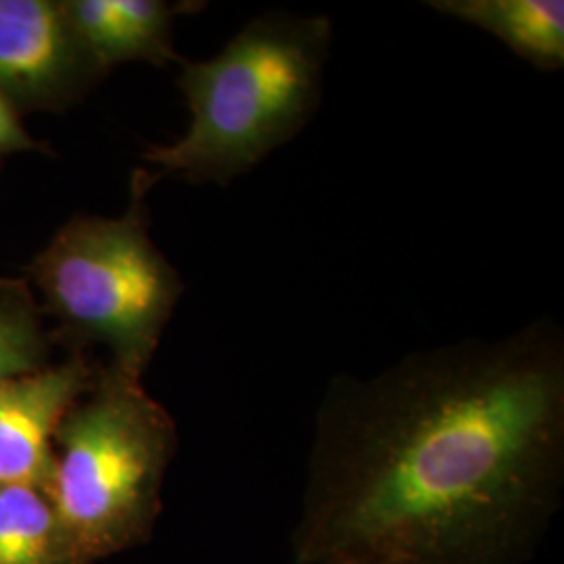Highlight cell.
Here are the masks:
<instances>
[{
  "mask_svg": "<svg viewBox=\"0 0 564 564\" xmlns=\"http://www.w3.org/2000/svg\"><path fill=\"white\" fill-rule=\"evenodd\" d=\"M564 475V333L414 351L318 410L300 564H521Z\"/></svg>",
  "mask_w": 564,
  "mask_h": 564,
  "instance_id": "obj_1",
  "label": "cell"
},
{
  "mask_svg": "<svg viewBox=\"0 0 564 564\" xmlns=\"http://www.w3.org/2000/svg\"><path fill=\"white\" fill-rule=\"evenodd\" d=\"M330 44L326 15L268 11L216 57L182 61L178 86L191 123L178 141L147 151L158 167L151 182L181 176L226 186L293 141L323 99Z\"/></svg>",
  "mask_w": 564,
  "mask_h": 564,
  "instance_id": "obj_2",
  "label": "cell"
},
{
  "mask_svg": "<svg viewBox=\"0 0 564 564\" xmlns=\"http://www.w3.org/2000/svg\"><path fill=\"white\" fill-rule=\"evenodd\" d=\"M176 447L170 414L139 379L107 370L55 433L51 498L82 563L141 544L160 512Z\"/></svg>",
  "mask_w": 564,
  "mask_h": 564,
  "instance_id": "obj_3",
  "label": "cell"
},
{
  "mask_svg": "<svg viewBox=\"0 0 564 564\" xmlns=\"http://www.w3.org/2000/svg\"><path fill=\"white\" fill-rule=\"evenodd\" d=\"M151 186L139 170L123 216L65 224L34 262L36 282L61 318L84 339L107 345L111 368L139 381L182 295L178 272L149 235Z\"/></svg>",
  "mask_w": 564,
  "mask_h": 564,
  "instance_id": "obj_4",
  "label": "cell"
},
{
  "mask_svg": "<svg viewBox=\"0 0 564 564\" xmlns=\"http://www.w3.org/2000/svg\"><path fill=\"white\" fill-rule=\"evenodd\" d=\"M101 72L65 4L0 0V93L9 101H65Z\"/></svg>",
  "mask_w": 564,
  "mask_h": 564,
  "instance_id": "obj_5",
  "label": "cell"
},
{
  "mask_svg": "<svg viewBox=\"0 0 564 564\" xmlns=\"http://www.w3.org/2000/svg\"><path fill=\"white\" fill-rule=\"evenodd\" d=\"M90 387L82 360L44 366L0 387V485H28L51 494L55 433Z\"/></svg>",
  "mask_w": 564,
  "mask_h": 564,
  "instance_id": "obj_6",
  "label": "cell"
},
{
  "mask_svg": "<svg viewBox=\"0 0 564 564\" xmlns=\"http://www.w3.org/2000/svg\"><path fill=\"white\" fill-rule=\"evenodd\" d=\"M67 18L102 69L123 61L176 59L172 23L178 9L162 0H74Z\"/></svg>",
  "mask_w": 564,
  "mask_h": 564,
  "instance_id": "obj_7",
  "label": "cell"
},
{
  "mask_svg": "<svg viewBox=\"0 0 564 564\" xmlns=\"http://www.w3.org/2000/svg\"><path fill=\"white\" fill-rule=\"evenodd\" d=\"M426 4L489 32L538 69L564 67L563 0H431Z\"/></svg>",
  "mask_w": 564,
  "mask_h": 564,
  "instance_id": "obj_8",
  "label": "cell"
},
{
  "mask_svg": "<svg viewBox=\"0 0 564 564\" xmlns=\"http://www.w3.org/2000/svg\"><path fill=\"white\" fill-rule=\"evenodd\" d=\"M0 564H84L48 491L0 485Z\"/></svg>",
  "mask_w": 564,
  "mask_h": 564,
  "instance_id": "obj_9",
  "label": "cell"
},
{
  "mask_svg": "<svg viewBox=\"0 0 564 564\" xmlns=\"http://www.w3.org/2000/svg\"><path fill=\"white\" fill-rule=\"evenodd\" d=\"M46 354L41 321L23 284L0 282V387L39 372Z\"/></svg>",
  "mask_w": 564,
  "mask_h": 564,
  "instance_id": "obj_10",
  "label": "cell"
},
{
  "mask_svg": "<svg viewBox=\"0 0 564 564\" xmlns=\"http://www.w3.org/2000/svg\"><path fill=\"white\" fill-rule=\"evenodd\" d=\"M32 149H36V141L23 130L13 102L0 93V155Z\"/></svg>",
  "mask_w": 564,
  "mask_h": 564,
  "instance_id": "obj_11",
  "label": "cell"
}]
</instances>
